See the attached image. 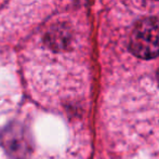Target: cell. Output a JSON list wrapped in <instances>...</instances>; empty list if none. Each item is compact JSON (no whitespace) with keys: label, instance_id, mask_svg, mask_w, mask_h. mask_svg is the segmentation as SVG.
Returning <instances> with one entry per match:
<instances>
[{"label":"cell","instance_id":"cell-1","mask_svg":"<svg viewBox=\"0 0 159 159\" xmlns=\"http://www.w3.org/2000/svg\"><path fill=\"white\" fill-rule=\"evenodd\" d=\"M130 50L143 60L155 59L159 55V21L144 19L139 21L130 36Z\"/></svg>","mask_w":159,"mask_h":159}]
</instances>
